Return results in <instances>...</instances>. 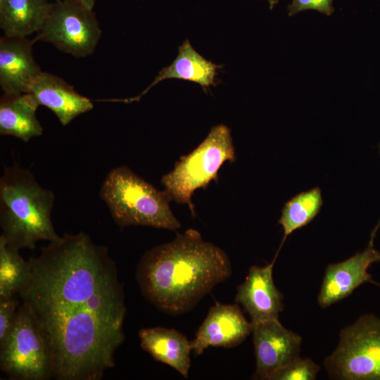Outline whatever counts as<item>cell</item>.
I'll list each match as a JSON object with an SVG mask.
<instances>
[{
    "mask_svg": "<svg viewBox=\"0 0 380 380\" xmlns=\"http://www.w3.org/2000/svg\"><path fill=\"white\" fill-rule=\"evenodd\" d=\"M20 305L15 296L0 298V342L10 330Z\"/></svg>",
    "mask_w": 380,
    "mask_h": 380,
    "instance_id": "7402d4cb",
    "label": "cell"
},
{
    "mask_svg": "<svg viewBox=\"0 0 380 380\" xmlns=\"http://www.w3.org/2000/svg\"><path fill=\"white\" fill-rule=\"evenodd\" d=\"M334 0H292L288 6V14L293 16L301 11L315 10L327 15H331L334 11Z\"/></svg>",
    "mask_w": 380,
    "mask_h": 380,
    "instance_id": "603a6c76",
    "label": "cell"
},
{
    "mask_svg": "<svg viewBox=\"0 0 380 380\" xmlns=\"http://www.w3.org/2000/svg\"><path fill=\"white\" fill-rule=\"evenodd\" d=\"M324 365L330 379L380 380V318L363 315L343 328Z\"/></svg>",
    "mask_w": 380,
    "mask_h": 380,
    "instance_id": "8992f818",
    "label": "cell"
},
{
    "mask_svg": "<svg viewBox=\"0 0 380 380\" xmlns=\"http://www.w3.org/2000/svg\"><path fill=\"white\" fill-rule=\"evenodd\" d=\"M379 152H380V144H379ZM379 225H380V222H379V224H378V226L376 227V229H377V228L379 227Z\"/></svg>",
    "mask_w": 380,
    "mask_h": 380,
    "instance_id": "484cf974",
    "label": "cell"
},
{
    "mask_svg": "<svg viewBox=\"0 0 380 380\" xmlns=\"http://www.w3.org/2000/svg\"><path fill=\"white\" fill-rule=\"evenodd\" d=\"M0 369L11 379L53 378L46 342L31 312L22 303L10 330L0 342Z\"/></svg>",
    "mask_w": 380,
    "mask_h": 380,
    "instance_id": "52a82bcc",
    "label": "cell"
},
{
    "mask_svg": "<svg viewBox=\"0 0 380 380\" xmlns=\"http://www.w3.org/2000/svg\"><path fill=\"white\" fill-rule=\"evenodd\" d=\"M53 1H58V0H53Z\"/></svg>",
    "mask_w": 380,
    "mask_h": 380,
    "instance_id": "4316f807",
    "label": "cell"
},
{
    "mask_svg": "<svg viewBox=\"0 0 380 380\" xmlns=\"http://www.w3.org/2000/svg\"><path fill=\"white\" fill-rule=\"evenodd\" d=\"M320 367L310 358L300 356L275 372L270 380H315Z\"/></svg>",
    "mask_w": 380,
    "mask_h": 380,
    "instance_id": "44dd1931",
    "label": "cell"
},
{
    "mask_svg": "<svg viewBox=\"0 0 380 380\" xmlns=\"http://www.w3.org/2000/svg\"><path fill=\"white\" fill-rule=\"evenodd\" d=\"M18 293L48 346L53 378L100 380L125 340L123 288L107 247L64 234L28 260Z\"/></svg>",
    "mask_w": 380,
    "mask_h": 380,
    "instance_id": "6da1fadb",
    "label": "cell"
},
{
    "mask_svg": "<svg viewBox=\"0 0 380 380\" xmlns=\"http://www.w3.org/2000/svg\"><path fill=\"white\" fill-rule=\"evenodd\" d=\"M82 4L90 9H93L96 0H69Z\"/></svg>",
    "mask_w": 380,
    "mask_h": 380,
    "instance_id": "cb8c5ba5",
    "label": "cell"
},
{
    "mask_svg": "<svg viewBox=\"0 0 380 380\" xmlns=\"http://www.w3.org/2000/svg\"><path fill=\"white\" fill-rule=\"evenodd\" d=\"M252 334L256 360L254 379L270 380L275 372L299 357L301 336L279 319L253 324Z\"/></svg>",
    "mask_w": 380,
    "mask_h": 380,
    "instance_id": "9c48e42d",
    "label": "cell"
},
{
    "mask_svg": "<svg viewBox=\"0 0 380 380\" xmlns=\"http://www.w3.org/2000/svg\"><path fill=\"white\" fill-rule=\"evenodd\" d=\"M232 274L226 253L189 229L171 241L146 252L136 278L151 304L165 313L179 315L193 308Z\"/></svg>",
    "mask_w": 380,
    "mask_h": 380,
    "instance_id": "7a4b0ae2",
    "label": "cell"
},
{
    "mask_svg": "<svg viewBox=\"0 0 380 380\" xmlns=\"http://www.w3.org/2000/svg\"><path fill=\"white\" fill-rule=\"evenodd\" d=\"M51 5L48 0H0V27L4 35L25 38L37 33Z\"/></svg>",
    "mask_w": 380,
    "mask_h": 380,
    "instance_id": "ac0fdd59",
    "label": "cell"
},
{
    "mask_svg": "<svg viewBox=\"0 0 380 380\" xmlns=\"http://www.w3.org/2000/svg\"><path fill=\"white\" fill-rule=\"evenodd\" d=\"M101 29L93 9L69 0L53 1L40 30L32 39L50 43L77 58L91 54Z\"/></svg>",
    "mask_w": 380,
    "mask_h": 380,
    "instance_id": "ba28073f",
    "label": "cell"
},
{
    "mask_svg": "<svg viewBox=\"0 0 380 380\" xmlns=\"http://www.w3.org/2000/svg\"><path fill=\"white\" fill-rule=\"evenodd\" d=\"M38 106L28 93L4 95L0 101V134L13 136L25 142L40 136L43 127L36 115Z\"/></svg>",
    "mask_w": 380,
    "mask_h": 380,
    "instance_id": "e0dca14e",
    "label": "cell"
},
{
    "mask_svg": "<svg viewBox=\"0 0 380 380\" xmlns=\"http://www.w3.org/2000/svg\"><path fill=\"white\" fill-rule=\"evenodd\" d=\"M235 160L229 128L224 125H216L197 148L182 156L174 169L162 177L164 191L171 200L187 204L194 216L191 201L194 192L199 188L205 189L213 180L217 181L221 166Z\"/></svg>",
    "mask_w": 380,
    "mask_h": 380,
    "instance_id": "5b68a950",
    "label": "cell"
},
{
    "mask_svg": "<svg viewBox=\"0 0 380 380\" xmlns=\"http://www.w3.org/2000/svg\"><path fill=\"white\" fill-rule=\"evenodd\" d=\"M276 257L265 266H251L244 281L237 287L235 301L243 306L253 324L279 319L283 310L284 296L272 277Z\"/></svg>",
    "mask_w": 380,
    "mask_h": 380,
    "instance_id": "7c38bea8",
    "label": "cell"
},
{
    "mask_svg": "<svg viewBox=\"0 0 380 380\" xmlns=\"http://www.w3.org/2000/svg\"><path fill=\"white\" fill-rule=\"evenodd\" d=\"M141 348L155 360L177 371L187 378L191 367L190 341L179 331L161 327L139 331Z\"/></svg>",
    "mask_w": 380,
    "mask_h": 380,
    "instance_id": "2e32d148",
    "label": "cell"
},
{
    "mask_svg": "<svg viewBox=\"0 0 380 380\" xmlns=\"http://www.w3.org/2000/svg\"><path fill=\"white\" fill-rule=\"evenodd\" d=\"M253 330L237 304L217 303L211 307L194 338L190 341L191 350L202 355L210 346L232 348L241 344Z\"/></svg>",
    "mask_w": 380,
    "mask_h": 380,
    "instance_id": "8fae6325",
    "label": "cell"
},
{
    "mask_svg": "<svg viewBox=\"0 0 380 380\" xmlns=\"http://www.w3.org/2000/svg\"><path fill=\"white\" fill-rule=\"evenodd\" d=\"M99 196L121 229L141 225L176 231L179 221L171 211V201L160 191L126 166L111 170L100 189Z\"/></svg>",
    "mask_w": 380,
    "mask_h": 380,
    "instance_id": "277c9868",
    "label": "cell"
},
{
    "mask_svg": "<svg viewBox=\"0 0 380 380\" xmlns=\"http://www.w3.org/2000/svg\"><path fill=\"white\" fill-rule=\"evenodd\" d=\"M222 65L207 60L198 53L188 39L178 49V55L167 67L163 68L151 84L139 96L124 100L123 102L139 101L141 97L158 82L166 79H180L198 83L207 91L210 86L217 84L216 76Z\"/></svg>",
    "mask_w": 380,
    "mask_h": 380,
    "instance_id": "9a60e30c",
    "label": "cell"
},
{
    "mask_svg": "<svg viewBox=\"0 0 380 380\" xmlns=\"http://www.w3.org/2000/svg\"><path fill=\"white\" fill-rule=\"evenodd\" d=\"M30 264L19 250L8 246L0 236V298L18 295L30 274Z\"/></svg>",
    "mask_w": 380,
    "mask_h": 380,
    "instance_id": "ffe728a7",
    "label": "cell"
},
{
    "mask_svg": "<svg viewBox=\"0 0 380 380\" xmlns=\"http://www.w3.org/2000/svg\"><path fill=\"white\" fill-rule=\"evenodd\" d=\"M322 204V192L319 187L296 194L284 204L279 220L284 230L279 249L289 235L312 221L319 214Z\"/></svg>",
    "mask_w": 380,
    "mask_h": 380,
    "instance_id": "d6986e66",
    "label": "cell"
},
{
    "mask_svg": "<svg viewBox=\"0 0 380 380\" xmlns=\"http://www.w3.org/2000/svg\"><path fill=\"white\" fill-rule=\"evenodd\" d=\"M26 93L31 94L39 106L50 109L63 126L94 108L89 98L79 94L61 77L44 71L31 84Z\"/></svg>",
    "mask_w": 380,
    "mask_h": 380,
    "instance_id": "5bb4252c",
    "label": "cell"
},
{
    "mask_svg": "<svg viewBox=\"0 0 380 380\" xmlns=\"http://www.w3.org/2000/svg\"><path fill=\"white\" fill-rule=\"evenodd\" d=\"M33 44L27 37H1L0 85L4 95L26 93L42 72L34 58Z\"/></svg>",
    "mask_w": 380,
    "mask_h": 380,
    "instance_id": "4fadbf2b",
    "label": "cell"
},
{
    "mask_svg": "<svg viewBox=\"0 0 380 380\" xmlns=\"http://www.w3.org/2000/svg\"><path fill=\"white\" fill-rule=\"evenodd\" d=\"M269 3L270 10H272L278 4L279 0H266Z\"/></svg>",
    "mask_w": 380,
    "mask_h": 380,
    "instance_id": "d4e9b609",
    "label": "cell"
},
{
    "mask_svg": "<svg viewBox=\"0 0 380 380\" xmlns=\"http://www.w3.org/2000/svg\"><path fill=\"white\" fill-rule=\"evenodd\" d=\"M55 195L28 170L4 167L0 179L1 236L12 248L33 249L41 240L58 239L51 221Z\"/></svg>",
    "mask_w": 380,
    "mask_h": 380,
    "instance_id": "3957f363",
    "label": "cell"
},
{
    "mask_svg": "<svg viewBox=\"0 0 380 380\" xmlns=\"http://www.w3.org/2000/svg\"><path fill=\"white\" fill-rule=\"evenodd\" d=\"M373 239L374 236H371L362 252L327 267L317 296L321 308H327L344 299L364 283L376 284L367 271L372 263L380 261V252L374 248Z\"/></svg>",
    "mask_w": 380,
    "mask_h": 380,
    "instance_id": "30bf717a",
    "label": "cell"
}]
</instances>
